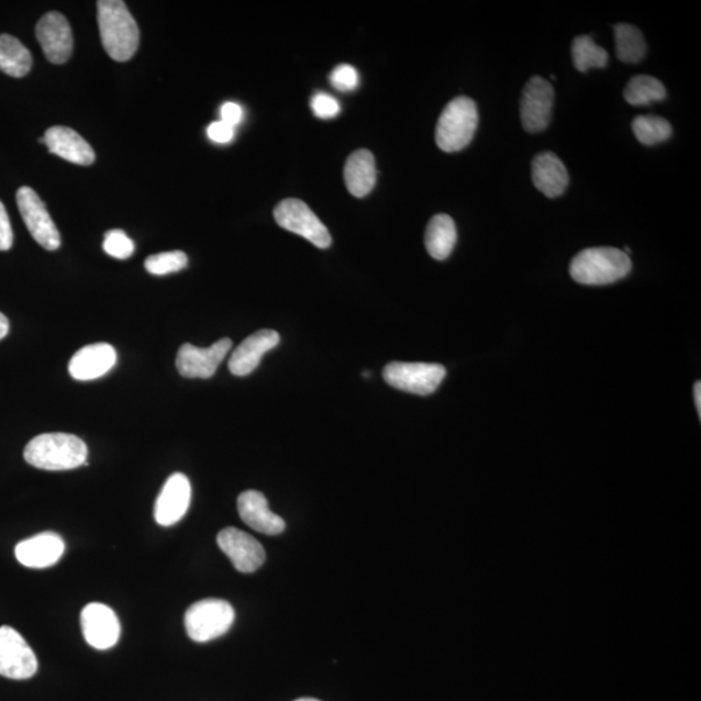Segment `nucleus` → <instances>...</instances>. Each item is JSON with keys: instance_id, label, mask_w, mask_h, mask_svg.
I'll return each instance as SVG.
<instances>
[{"instance_id": "nucleus-1", "label": "nucleus", "mask_w": 701, "mask_h": 701, "mask_svg": "<svg viewBox=\"0 0 701 701\" xmlns=\"http://www.w3.org/2000/svg\"><path fill=\"white\" fill-rule=\"evenodd\" d=\"M88 446L77 435L46 433L35 436L24 449V459L42 470H70L88 461Z\"/></svg>"}, {"instance_id": "nucleus-2", "label": "nucleus", "mask_w": 701, "mask_h": 701, "mask_svg": "<svg viewBox=\"0 0 701 701\" xmlns=\"http://www.w3.org/2000/svg\"><path fill=\"white\" fill-rule=\"evenodd\" d=\"M98 24L105 53L116 62L131 60L140 46V29L121 0L98 2Z\"/></svg>"}, {"instance_id": "nucleus-3", "label": "nucleus", "mask_w": 701, "mask_h": 701, "mask_svg": "<svg viewBox=\"0 0 701 701\" xmlns=\"http://www.w3.org/2000/svg\"><path fill=\"white\" fill-rule=\"evenodd\" d=\"M632 260L621 249L593 247L583 249L570 263V276L582 285H610L622 280L632 270Z\"/></svg>"}, {"instance_id": "nucleus-4", "label": "nucleus", "mask_w": 701, "mask_h": 701, "mask_svg": "<svg viewBox=\"0 0 701 701\" xmlns=\"http://www.w3.org/2000/svg\"><path fill=\"white\" fill-rule=\"evenodd\" d=\"M478 126L475 100L459 97L450 100L436 124V145L445 153L461 152L474 140Z\"/></svg>"}, {"instance_id": "nucleus-5", "label": "nucleus", "mask_w": 701, "mask_h": 701, "mask_svg": "<svg viewBox=\"0 0 701 701\" xmlns=\"http://www.w3.org/2000/svg\"><path fill=\"white\" fill-rule=\"evenodd\" d=\"M234 620V608L226 600L204 599L186 612L185 627L190 639L207 643L226 634Z\"/></svg>"}, {"instance_id": "nucleus-6", "label": "nucleus", "mask_w": 701, "mask_h": 701, "mask_svg": "<svg viewBox=\"0 0 701 701\" xmlns=\"http://www.w3.org/2000/svg\"><path fill=\"white\" fill-rule=\"evenodd\" d=\"M446 375V368L439 364L396 361L383 369L385 381L392 388L416 396H431Z\"/></svg>"}, {"instance_id": "nucleus-7", "label": "nucleus", "mask_w": 701, "mask_h": 701, "mask_svg": "<svg viewBox=\"0 0 701 701\" xmlns=\"http://www.w3.org/2000/svg\"><path fill=\"white\" fill-rule=\"evenodd\" d=\"M275 219L277 224L286 231L300 235L319 248H327L332 245V235L327 227L302 200H282L276 207Z\"/></svg>"}, {"instance_id": "nucleus-8", "label": "nucleus", "mask_w": 701, "mask_h": 701, "mask_svg": "<svg viewBox=\"0 0 701 701\" xmlns=\"http://www.w3.org/2000/svg\"><path fill=\"white\" fill-rule=\"evenodd\" d=\"M16 200L21 218L35 242L48 252L59 248V231L37 192L24 186L19 189Z\"/></svg>"}, {"instance_id": "nucleus-9", "label": "nucleus", "mask_w": 701, "mask_h": 701, "mask_svg": "<svg viewBox=\"0 0 701 701\" xmlns=\"http://www.w3.org/2000/svg\"><path fill=\"white\" fill-rule=\"evenodd\" d=\"M37 670V656L23 636L10 626L0 627V676L23 681Z\"/></svg>"}, {"instance_id": "nucleus-10", "label": "nucleus", "mask_w": 701, "mask_h": 701, "mask_svg": "<svg viewBox=\"0 0 701 701\" xmlns=\"http://www.w3.org/2000/svg\"><path fill=\"white\" fill-rule=\"evenodd\" d=\"M554 99L553 85L545 78L534 76L527 81L520 103L521 123L526 132L545 131L553 118Z\"/></svg>"}, {"instance_id": "nucleus-11", "label": "nucleus", "mask_w": 701, "mask_h": 701, "mask_svg": "<svg viewBox=\"0 0 701 701\" xmlns=\"http://www.w3.org/2000/svg\"><path fill=\"white\" fill-rule=\"evenodd\" d=\"M232 346L233 343L229 338L220 340L209 348H199L186 343L177 354L178 374L185 378L209 379L213 377Z\"/></svg>"}, {"instance_id": "nucleus-12", "label": "nucleus", "mask_w": 701, "mask_h": 701, "mask_svg": "<svg viewBox=\"0 0 701 701\" xmlns=\"http://www.w3.org/2000/svg\"><path fill=\"white\" fill-rule=\"evenodd\" d=\"M218 545L241 574H254L266 561V550L253 535L226 527L218 535Z\"/></svg>"}, {"instance_id": "nucleus-13", "label": "nucleus", "mask_w": 701, "mask_h": 701, "mask_svg": "<svg viewBox=\"0 0 701 701\" xmlns=\"http://www.w3.org/2000/svg\"><path fill=\"white\" fill-rule=\"evenodd\" d=\"M85 641L92 648L104 650L116 646L120 639V621L109 605L91 603L81 613Z\"/></svg>"}, {"instance_id": "nucleus-14", "label": "nucleus", "mask_w": 701, "mask_h": 701, "mask_svg": "<svg viewBox=\"0 0 701 701\" xmlns=\"http://www.w3.org/2000/svg\"><path fill=\"white\" fill-rule=\"evenodd\" d=\"M35 33L49 63L64 64L69 60L74 52V35L68 20L62 13H46L40 20Z\"/></svg>"}, {"instance_id": "nucleus-15", "label": "nucleus", "mask_w": 701, "mask_h": 701, "mask_svg": "<svg viewBox=\"0 0 701 701\" xmlns=\"http://www.w3.org/2000/svg\"><path fill=\"white\" fill-rule=\"evenodd\" d=\"M191 502V485L182 474L171 475L157 497L154 516L162 526H174L188 512Z\"/></svg>"}, {"instance_id": "nucleus-16", "label": "nucleus", "mask_w": 701, "mask_h": 701, "mask_svg": "<svg viewBox=\"0 0 701 701\" xmlns=\"http://www.w3.org/2000/svg\"><path fill=\"white\" fill-rule=\"evenodd\" d=\"M64 550H66V543L62 536L46 532L20 542L14 548V555H16L19 563L26 568L45 569L59 561Z\"/></svg>"}, {"instance_id": "nucleus-17", "label": "nucleus", "mask_w": 701, "mask_h": 701, "mask_svg": "<svg viewBox=\"0 0 701 701\" xmlns=\"http://www.w3.org/2000/svg\"><path fill=\"white\" fill-rule=\"evenodd\" d=\"M116 361V349L109 343H94L77 350L69 361L68 370L77 381H92L109 374Z\"/></svg>"}, {"instance_id": "nucleus-18", "label": "nucleus", "mask_w": 701, "mask_h": 701, "mask_svg": "<svg viewBox=\"0 0 701 701\" xmlns=\"http://www.w3.org/2000/svg\"><path fill=\"white\" fill-rule=\"evenodd\" d=\"M280 334L270 329H263L249 335L241 345L234 349L229 360V369L234 376L245 377L259 367L262 357L280 345Z\"/></svg>"}, {"instance_id": "nucleus-19", "label": "nucleus", "mask_w": 701, "mask_h": 701, "mask_svg": "<svg viewBox=\"0 0 701 701\" xmlns=\"http://www.w3.org/2000/svg\"><path fill=\"white\" fill-rule=\"evenodd\" d=\"M45 143L49 153L78 166H91L96 160L94 149L74 129L53 126L40 140Z\"/></svg>"}, {"instance_id": "nucleus-20", "label": "nucleus", "mask_w": 701, "mask_h": 701, "mask_svg": "<svg viewBox=\"0 0 701 701\" xmlns=\"http://www.w3.org/2000/svg\"><path fill=\"white\" fill-rule=\"evenodd\" d=\"M240 516L254 531L266 535H278L285 531V521L269 510L268 500L262 492L248 490L238 498Z\"/></svg>"}, {"instance_id": "nucleus-21", "label": "nucleus", "mask_w": 701, "mask_h": 701, "mask_svg": "<svg viewBox=\"0 0 701 701\" xmlns=\"http://www.w3.org/2000/svg\"><path fill=\"white\" fill-rule=\"evenodd\" d=\"M535 188L548 198L564 194L569 185V175L564 163L554 153H541L532 163Z\"/></svg>"}, {"instance_id": "nucleus-22", "label": "nucleus", "mask_w": 701, "mask_h": 701, "mask_svg": "<svg viewBox=\"0 0 701 701\" xmlns=\"http://www.w3.org/2000/svg\"><path fill=\"white\" fill-rule=\"evenodd\" d=\"M346 186L356 198L368 196L377 182V168L374 154L368 149H357L347 159L345 167Z\"/></svg>"}, {"instance_id": "nucleus-23", "label": "nucleus", "mask_w": 701, "mask_h": 701, "mask_svg": "<svg viewBox=\"0 0 701 701\" xmlns=\"http://www.w3.org/2000/svg\"><path fill=\"white\" fill-rule=\"evenodd\" d=\"M457 241L454 220L447 214H436L429 223L425 234L427 253L435 260H446Z\"/></svg>"}, {"instance_id": "nucleus-24", "label": "nucleus", "mask_w": 701, "mask_h": 701, "mask_svg": "<svg viewBox=\"0 0 701 701\" xmlns=\"http://www.w3.org/2000/svg\"><path fill=\"white\" fill-rule=\"evenodd\" d=\"M33 64L32 54L18 38L0 35V70L14 78L29 74Z\"/></svg>"}, {"instance_id": "nucleus-25", "label": "nucleus", "mask_w": 701, "mask_h": 701, "mask_svg": "<svg viewBox=\"0 0 701 701\" xmlns=\"http://www.w3.org/2000/svg\"><path fill=\"white\" fill-rule=\"evenodd\" d=\"M624 97L628 104L647 105L667 98V89L655 77L635 76L626 85Z\"/></svg>"}, {"instance_id": "nucleus-26", "label": "nucleus", "mask_w": 701, "mask_h": 701, "mask_svg": "<svg viewBox=\"0 0 701 701\" xmlns=\"http://www.w3.org/2000/svg\"><path fill=\"white\" fill-rule=\"evenodd\" d=\"M617 56L624 63H639L646 56L647 45L638 27L628 24L614 26Z\"/></svg>"}, {"instance_id": "nucleus-27", "label": "nucleus", "mask_w": 701, "mask_h": 701, "mask_svg": "<svg viewBox=\"0 0 701 701\" xmlns=\"http://www.w3.org/2000/svg\"><path fill=\"white\" fill-rule=\"evenodd\" d=\"M571 56L579 71H588L591 68H604L608 63V54L603 47L597 45L589 35H579L571 46Z\"/></svg>"}, {"instance_id": "nucleus-28", "label": "nucleus", "mask_w": 701, "mask_h": 701, "mask_svg": "<svg viewBox=\"0 0 701 701\" xmlns=\"http://www.w3.org/2000/svg\"><path fill=\"white\" fill-rule=\"evenodd\" d=\"M633 132L643 145L654 146L671 137V125L667 120L647 114L633 120Z\"/></svg>"}, {"instance_id": "nucleus-29", "label": "nucleus", "mask_w": 701, "mask_h": 701, "mask_svg": "<svg viewBox=\"0 0 701 701\" xmlns=\"http://www.w3.org/2000/svg\"><path fill=\"white\" fill-rule=\"evenodd\" d=\"M188 262V256L182 252L162 253L148 256L145 268L149 275L167 276L185 269Z\"/></svg>"}, {"instance_id": "nucleus-30", "label": "nucleus", "mask_w": 701, "mask_h": 701, "mask_svg": "<svg viewBox=\"0 0 701 701\" xmlns=\"http://www.w3.org/2000/svg\"><path fill=\"white\" fill-rule=\"evenodd\" d=\"M103 248L105 254L114 259L125 260L133 255L135 246L125 232L116 229V231H110L105 234Z\"/></svg>"}, {"instance_id": "nucleus-31", "label": "nucleus", "mask_w": 701, "mask_h": 701, "mask_svg": "<svg viewBox=\"0 0 701 701\" xmlns=\"http://www.w3.org/2000/svg\"><path fill=\"white\" fill-rule=\"evenodd\" d=\"M331 84L340 91H353L360 84L359 74L353 66L342 64L332 71Z\"/></svg>"}, {"instance_id": "nucleus-32", "label": "nucleus", "mask_w": 701, "mask_h": 701, "mask_svg": "<svg viewBox=\"0 0 701 701\" xmlns=\"http://www.w3.org/2000/svg\"><path fill=\"white\" fill-rule=\"evenodd\" d=\"M311 109L314 116L323 120L337 118L341 113V104L337 99L326 94V92H318L311 100Z\"/></svg>"}, {"instance_id": "nucleus-33", "label": "nucleus", "mask_w": 701, "mask_h": 701, "mask_svg": "<svg viewBox=\"0 0 701 701\" xmlns=\"http://www.w3.org/2000/svg\"><path fill=\"white\" fill-rule=\"evenodd\" d=\"M13 245V231L9 213L0 202V252H9Z\"/></svg>"}, {"instance_id": "nucleus-34", "label": "nucleus", "mask_w": 701, "mask_h": 701, "mask_svg": "<svg viewBox=\"0 0 701 701\" xmlns=\"http://www.w3.org/2000/svg\"><path fill=\"white\" fill-rule=\"evenodd\" d=\"M209 138L216 143H229L235 137V127L227 125L224 121H216L207 129Z\"/></svg>"}, {"instance_id": "nucleus-35", "label": "nucleus", "mask_w": 701, "mask_h": 701, "mask_svg": "<svg viewBox=\"0 0 701 701\" xmlns=\"http://www.w3.org/2000/svg\"><path fill=\"white\" fill-rule=\"evenodd\" d=\"M243 119L242 107L234 102H227L221 107V121L233 127L241 124Z\"/></svg>"}, {"instance_id": "nucleus-36", "label": "nucleus", "mask_w": 701, "mask_h": 701, "mask_svg": "<svg viewBox=\"0 0 701 701\" xmlns=\"http://www.w3.org/2000/svg\"><path fill=\"white\" fill-rule=\"evenodd\" d=\"M10 332V323L9 319L4 316L2 312H0V341L7 337V334Z\"/></svg>"}, {"instance_id": "nucleus-37", "label": "nucleus", "mask_w": 701, "mask_h": 701, "mask_svg": "<svg viewBox=\"0 0 701 701\" xmlns=\"http://www.w3.org/2000/svg\"><path fill=\"white\" fill-rule=\"evenodd\" d=\"M693 398H696L698 414H699V418L701 419V383L700 382H697L696 386H693Z\"/></svg>"}, {"instance_id": "nucleus-38", "label": "nucleus", "mask_w": 701, "mask_h": 701, "mask_svg": "<svg viewBox=\"0 0 701 701\" xmlns=\"http://www.w3.org/2000/svg\"><path fill=\"white\" fill-rule=\"evenodd\" d=\"M296 701H320L318 699H312V698H302V699H298Z\"/></svg>"}]
</instances>
